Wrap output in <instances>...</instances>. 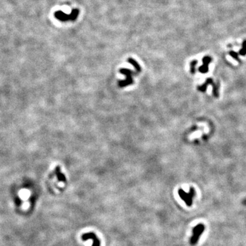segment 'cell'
<instances>
[{"mask_svg":"<svg viewBox=\"0 0 246 246\" xmlns=\"http://www.w3.org/2000/svg\"><path fill=\"white\" fill-rule=\"evenodd\" d=\"M80 14V10L73 9L70 14H67L61 10H58L54 13V16L58 20L60 21H75Z\"/></svg>","mask_w":246,"mask_h":246,"instance_id":"6da1fadb","label":"cell"},{"mask_svg":"<svg viewBox=\"0 0 246 246\" xmlns=\"http://www.w3.org/2000/svg\"><path fill=\"white\" fill-rule=\"evenodd\" d=\"M179 195L181 198L185 203V204L188 206H191L193 204V198L195 195V191L194 187H191L190 189V192L186 193L183 190L179 189Z\"/></svg>","mask_w":246,"mask_h":246,"instance_id":"7a4b0ae2","label":"cell"},{"mask_svg":"<svg viewBox=\"0 0 246 246\" xmlns=\"http://www.w3.org/2000/svg\"><path fill=\"white\" fill-rule=\"evenodd\" d=\"M205 226L203 224H199L193 228L192 236L190 238V244L192 245H196L198 242L201 234L205 231Z\"/></svg>","mask_w":246,"mask_h":246,"instance_id":"3957f363","label":"cell"},{"mask_svg":"<svg viewBox=\"0 0 246 246\" xmlns=\"http://www.w3.org/2000/svg\"><path fill=\"white\" fill-rule=\"evenodd\" d=\"M120 72H121V73L124 74V75L127 76L126 80H125L124 81H122L121 82H120L119 85L120 87L126 86V85H129L130 84H132V83H133V79H132V76H131V75H132L133 74H134V72L131 71V70L125 69H120Z\"/></svg>","mask_w":246,"mask_h":246,"instance_id":"277c9868","label":"cell"},{"mask_svg":"<svg viewBox=\"0 0 246 246\" xmlns=\"http://www.w3.org/2000/svg\"><path fill=\"white\" fill-rule=\"evenodd\" d=\"M92 239V246H101V241L97 238V237L93 232H88L84 233L82 236V239L83 241H86L88 239Z\"/></svg>","mask_w":246,"mask_h":246,"instance_id":"5b68a950","label":"cell"},{"mask_svg":"<svg viewBox=\"0 0 246 246\" xmlns=\"http://www.w3.org/2000/svg\"><path fill=\"white\" fill-rule=\"evenodd\" d=\"M212 62V58L209 56H205L203 59V65L199 68V71L201 73H206L208 72V65Z\"/></svg>","mask_w":246,"mask_h":246,"instance_id":"8992f818","label":"cell"},{"mask_svg":"<svg viewBox=\"0 0 246 246\" xmlns=\"http://www.w3.org/2000/svg\"><path fill=\"white\" fill-rule=\"evenodd\" d=\"M213 84H214L213 80L211 78H208L207 80H206V82L205 83H204V84L200 85V86H198V90L200 92H205L206 88H207L208 85H213Z\"/></svg>","mask_w":246,"mask_h":246,"instance_id":"52a82bcc","label":"cell"},{"mask_svg":"<svg viewBox=\"0 0 246 246\" xmlns=\"http://www.w3.org/2000/svg\"><path fill=\"white\" fill-rule=\"evenodd\" d=\"M128 62L130 64H132L133 66V67L135 68L136 71H137V72H140V71H141V68H140L139 64H138L137 62H136L135 60H134V59H133V58H129L128 59Z\"/></svg>","mask_w":246,"mask_h":246,"instance_id":"ba28073f","label":"cell"},{"mask_svg":"<svg viewBox=\"0 0 246 246\" xmlns=\"http://www.w3.org/2000/svg\"><path fill=\"white\" fill-rule=\"evenodd\" d=\"M197 64H198V61L195 60L191 62V63H190V71L192 74L195 73V66H196Z\"/></svg>","mask_w":246,"mask_h":246,"instance_id":"9c48e42d","label":"cell"},{"mask_svg":"<svg viewBox=\"0 0 246 246\" xmlns=\"http://www.w3.org/2000/svg\"><path fill=\"white\" fill-rule=\"evenodd\" d=\"M239 54L241 56H245L246 55V41H244L242 45V49L239 51Z\"/></svg>","mask_w":246,"mask_h":246,"instance_id":"30bf717a","label":"cell"},{"mask_svg":"<svg viewBox=\"0 0 246 246\" xmlns=\"http://www.w3.org/2000/svg\"><path fill=\"white\" fill-rule=\"evenodd\" d=\"M229 54H230V56L232 57V58H233L234 59V60H237V62H241V61H240V60H239V55H238V54H237V53H235V52L233 51H230L229 52Z\"/></svg>","mask_w":246,"mask_h":246,"instance_id":"8fae6325","label":"cell"},{"mask_svg":"<svg viewBox=\"0 0 246 246\" xmlns=\"http://www.w3.org/2000/svg\"><path fill=\"white\" fill-rule=\"evenodd\" d=\"M57 175H58V180L60 181H63V182H65L66 181V177L64 176V174H61V173L59 172V170H57Z\"/></svg>","mask_w":246,"mask_h":246,"instance_id":"7c38bea8","label":"cell"}]
</instances>
